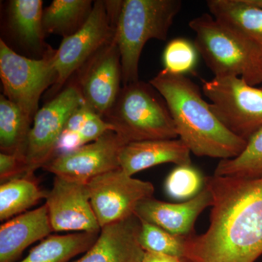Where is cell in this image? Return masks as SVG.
<instances>
[{
	"instance_id": "d4e9b609",
	"label": "cell",
	"mask_w": 262,
	"mask_h": 262,
	"mask_svg": "<svg viewBox=\"0 0 262 262\" xmlns=\"http://www.w3.org/2000/svg\"><path fill=\"white\" fill-rule=\"evenodd\" d=\"M205 184L206 177L192 164L177 165L165 180V192L175 201H187L198 195Z\"/></svg>"
},
{
	"instance_id": "4316f807",
	"label": "cell",
	"mask_w": 262,
	"mask_h": 262,
	"mask_svg": "<svg viewBox=\"0 0 262 262\" xmlns=\"http://www.w3.org/2000/svg\"><path fill=\"white\" fill-rule=\"evenodd\" d=\"M198 54L194 43L186 38L171 39L164 50L163 70L175 75H185L195 68Z\"/></svg>"
},
{
	"instance_id": "8fae6325",
	"label": "cell",
	"mask_w": 262,
	"mask_h": 262,
	"mask_svg": "<svg viewBox=\"0 0 262 262\" xmlns=\"http://www.w3.org/2000/svg\"><path fill=\"white\" fill-rule=\"evenodd\" d=\"M126 144L115 131H108L75 151L57 155L43 169L55 177L88 183L98 176L120 168V151Z\"/></svg>"
},
{
	"instance_id": "8992f818",
	"label": "cell",
	"mask_w": 262,
	"mask_h": 262,
	"mask_svg": "<svg viewBox=\"0 0 262 262\" xmlns=\"http://www.w3.org/2000/svg\"><path fill=\"white\" fill-rule=\"evenodd\" d=\"M55 50L48 49L38 59L21 56L0 39V77L4 96L32 121L43 93L54 86L57 73Z\"/></svg>"
},
{
	"instance_id": "4fadbf2b",
	"label": "cell",
	"mask_w": 262,
	"mask_h": 262,
	"mask_svg": "<svg viewBox=\"0 0 262 262\" xmlns=\"http://www.w3.org/2000/svg\"><path fill=\"white\" fill-rule=\"evenodd\" d=\"M46 201L53 232H101L87 183L55 177Z\"/></svg>"
},
{
	"instance_id": "44dd1931",
	"label": "cell",
	"mask_w": 262,
	"mask_h": 262,
	"mask_svg": "<svg viewBox=\"0 0 262 262\" xmlns=\"http://www.w3.org/2000/svg\"><path fill=\"white\" fill-rule=\"evenodd\" d=\"M99 233L76 232L50 235L33 248L20 262H68L77 255L85 253L95 244Z\"/></svg>"
},
{
	"instance_id": "ac0fdd59",
	"label": "cell",
	"mask_w": 262,
	"mask_h": 262,
	"mask_svg": "<svg viewBox=\"0 0 262 262\" xmlns=\"http://www.w3.org/2000/svg\"><path fill=\"white\" fill-rule=\"evenodd\" d=\"M43 10L41 0H11L7 15L8 28L19 44L32 53L46 54Z\"/></svg>"
},
{
	"instance_id": "1f68e13d",
	"label": "cell",
	"mask_w": 262,
	"mask_h": 262,
	"mask_svg": "<svg viewBox=\"0 0 262 262\" xmlns=\"http://www.w3.org/2000/svg\"><path fill=\"white\" fill-rule=\"evenodd\" d=\"M142 262H182L181 258L169 255L145 252Z\"/></svg>"
},
{
	"instance_id": "cb8c5ba5",
	"label": "cell",
	"mask_w": 262,
	"mask_h": 262,
	"mask_svg": "<svg viewBox=\"0 0 262 262\" xmlns=\"http://www.w3.org/2000/svg\"><path fill=\"white\" fill-rule=\"evenodd\" d=\"M217 177L253 178L262 176V127L247 140L239 156L220 160L215 168Z\"/></svg>"
},
{
	"instance_id": "603a6c76",
	"label": "cell",
	"mask_w": 262,
	"mask_h": 262,
	"mask_svg": "<svg viewBox=\"0 0 262 262\" xmlns=\"http://www.w3.org/2000/svg\"><path fill=\"white\" fill-rule=\"evenodd\" d=\"M47 192L39 188L34 178L20 177L3 183L0 186V221H7L27 212L41 200Z\"/></svg>"
},
{
	"instance_id": "e0dca14e",
	"label": "cell",
	"mask_w": 262,
	"mask_h": 262,
	"mask_svg": "<svg viewBox=\"0 0 262 262\" xmlns=\"http://www.w3.org/2000/svg\"><path fill=\"white\" fill-rule=\"evenodd\" d=\"M120 168L133 176L164 163L191 165V151L181 139H157L127 143L120 151Z\"/></svg>"
},
{
	"instance_id": "30bf717a",
	"label": "cell",
	"mask_w": 262,
	"mask_h": 262,
	"mask_svg": "<svg viewBox=\"0 0 262 262\" xmlns=\"http://www.w3.org/2000/svg\"><path fill=\"white\" fill-rule=\"evenodd\" d=\"M87 185L101 228L135 214L138 205L155 192L151 182L134 178L121 168L98 176Z\"/></svg>"
},
{
	"instance_id": "2e32d148",
	"label": "cell",
	"mask_w": 262,
	"mask_h": 262,
	"mask_svg": "<svg viewBox=\"0 0 262 262\" xmlns=\"http://www.w3.org/2000/svg\"><path fill=\"white\" fill-rule=\"evenodd\" d=\"M52 232L46 203L7 221L0 226V262H15L26 248Z\"/></svg>"
},
{
	"instance_id": "836d02e7",
	"label": "cell",
	"mask_w": 262,
	"mask_h": 262,
	"mask_svg": "<svg viewBox=\"0 0 262 262\" xmlns=\"http://www.w3.org/2000/svg\"><path fill=\"white\" fill-rule=\"evenodd\" d=\"M261 89H262V88H261Z\"/></svg>"
},
{
	"instance_id": "9a60e30c",
	"label": "cell",
	"mask_w": 262,
	"mask_h": 262,
	"mask_svg": "<svg viewBox=\"0 0 262 262\" xmlns=\"http://www.w3.org/2000/svg\"><path fill=\"white\" fill-rule=\"evenodd\" d=\"M141 227L135 214L105 226L95 244L72 262H142L145 251L139 242Z\"/></svg>"
},
{
	"instance_id": "7a4b0ae2",
	"label": "cell",
	"mask_w": 262,
	"mask_h": 262,
	"mask_svg": "<svg viewBox=\"0 0 262 262\" xmlns=\"http://www.w3.org/2000/svg\"><path fill=\"white\" fill-rule=\"evenodd\" d=\"M149 83L166 103L178 138L191 153L222 160L243 152L247 141L222 124L202 96L199 86L189 77L163 70Z\"/></svg>"
},
{
	"instance_id": "7c38bea8",
	"label": "cell",
	"mask_w": 262,
	"mask_h": 262,
	"mask_svg": "<svg viewBox=\"0 0 262 262\" xmlns=\"http://www.w3.org/2000/svg\"><path fill=\"white\" fill-rule=\"evenodd\" d=\"M76 82L84 102L98 115L110 111L121 90V58L115 39L78 71Z\"/></svg>"
},
{
	"instance_id": "83f0119b",
	"label": "cell",
	"mask_w": 262,
	"mask_h": 262,
	"mask_svg": "<svg viewBox=\"0 0 262 262\" xmlns=\"http://www.w3.org/2000/svg\"><path fill=\"white\" fill-rule=\"evenodd\" d=\"M27 165L26 160L14 155L0 154V180L1 184L13 179L26 177Z\"/></svg>"
},
{
	"instance_id": "f1b7e54d",
	"label": "cell",
	"mask_w": 262,
	"mask_h": 262,
	"mask_svg": "<svg viewBox=\"0 0 262 262\" xmlns=\"http://www.w3.org/2000/svg\"><path fill=\"white\" fill-rule=\"evenodd\" d=\"M108 131H114L113 125L102 117L98 115L84 125L80 131L83 145L97 140Z\"/></svg>"
},
{
	"instance_id": "52a82bcc",
	"label": "cell",
	"mask_w": 262,
	"mask_h": 262,
	"mask_svg": "<svg viewBox=\"0 0 262 262\" xmlns=\"http://www.w3.org/2000/svg\"><path fill=\"white\" fill-rule=\"evenodd\" d=\"M212 111L234 135L246 141L262 127V89L235 76L202 81Z\"/></svg>"
},
{
	"instance_id": "d6986e66",
	"label": "cell",
	"mask_w": 262,
	"mask_h": 262,
	"mask_svg": "<svg viewBox=\"0 0 262 262\" xmlns=\"http://www.w3.org/2000/svg\"><path fill=\"white\" fill-rule=\"evenodd\" d=\"M211 15L262 49V8L248 0H208Z\"/></svg>"
},
{
	"instance_id": "3957f363",
	"label": "cell",
	"mask_w": 262,
	"mask_h": 262,
	"mask_svg": "<svg viewBox=\"0 0 262 262\" xmlns=\"http://www.w3.org/2000/svg\"><path fill=\"white\" fill-rule=\"evenodd\" d=\"M194 44L214 77L235 76L255 86L262 83V49L211 14L189 23Z\"/></svg>"
},
{
	"instance_id": "484cf974",
	"label": "cell",
	"mask_w": 262,
	"mask_h": 262,
	"mask_svg": "<svg viewBox=\"0 0 262 262\" xmlns=\"http://www.w3.org/2000/svg\"><path fill=\"white\" fill-rule=\"evenodd\" d=\"M140 220L139 242L145 252L169 255L182 259L185 237L174 235L158 226Z\"/></svg>"
},
{
	"instance_id": "277c9868",
	"label": "cell",
	"mask_w": 262,
	"mask_h": 262,
	"mask_svg": "<svg viewBox=\"0 0 262 262\" xmlns=\"http://www.w3.org/2000/svg\"><path fill=\"white\" fill-rule=\"evenodd\" d=\"M180 0H124L115 41L121 58L122 84L139 80V60L150 39L165 41L181 11Z\"/></svg>"
},
{
	"instance_id": "7402d4cb",
	"label": "cell",
	"mask_w": 262,
	"mask_h": 262,
	"mask_svg": "<svg viewBox=\"0 0 262 262\" xmlns=\"http://www.w3.org/2000/svg\"><path fill=\"white\" fill-rule=\"evenodd\" d=\"M33 121L9 101L0 97V149L2 153L14 155L25 160L29 132Z\"/></svg>"
},
{
	"instance_id": "9c48e42d",
	"label": "cell",
	"mask_w": 262,
	"mask_h": 262,
	"mask_svg": "<svg viewBox=\"0 0 262 262\" xmlns=\"http://www.w3.org/2000/svg\"><path fill=\"white\" fill-rule=\"evenodd\" d=\"M116 27V20L108 14L106 2H94L92 12L83 27L73 35L62 39L59 48L55 50L57 81L53 89L61 90L74 74L112 42Z\"/></svg>"
},
{
	"instance_id": "6da1fadb",
	"label": "cell",
	"mask_w": 262,
	"mask_h": 262,
	"mask_svg": "<svg viewBox=\"0 0 262 262\" xmlns=\"http://www.w3.org/2000/svg\"><path fill=\"white\" fill-rule=\"evenodd\" d=\"M210 225L185 237L182 262H255L262 255V176L206 177Z\"/></svg>"
},
{
	"instance_id": "d6a6232c",
	"label": "cell",
	"mask_w": 262,
	"mask_h": 262,
	"mask_svg": "<svg viewBox=\"0 0 262 262\" xmlns=\"http://www.w3.org/2000/svg\"><path fill=\"white\" fill-rule=\"evenodd\" d=\"M250 3L257 6L258 8H262V0H248Z\"/></svg>"
},
{
	"instance_id": "ba28073f",
	"label": "cell",
	"mask_w": 262,
	"mask_h": 262,
	"mask_svg": "<svg viewBox=\"0 0 262 262\" xmlns=\"http://www.w3.org/2000/svg\"><path fill=\"white\" fill-rule=\"evenodd\" d=\"M84 102L75 83L69 84L38 110L29 132L25 160L26 177L34 178V172L56 157L57 146L72 114Z\"/></svg>"
},
{
	"instance_id": "f546056e",
	"label": "cell",
	"mask_w": 262,
	"mask_h": 262,
	"mask_svg": "<svg viewBox=\"0 0 262 262\" xmlns=\"http://www.w3.org/2000/svg\"><path fill=\"white\" fill-rule=\"evenodd\" d=\"M98 115L94 108L84 102L72 114L67 121L64 130L79 132L87 122Z\"/></svg>"
},
{
	"instance_id": "4dcf8cb0",
	"label": "cell",
	"mask_w": 262,
	"mask_h": 262,
	"mask_svg": "<svg viewBox=\"0 0 262 262\" xmlns=\"http://www.w3.org/2000/svg\"><path fill=\"white\" fill-rule=\"evenodd\" d=\"M82 146H83V143L78 132L64 130L58 141L56 154L58 153L57 155H59L71 152Z\"/></svg>"
},
{
	"instance_id": "5bb4252c",
	"label": "cell",
	"mask_w": 262,
	"mask_h": 262,
	"mask_svg": "<svg viewBox=\"0 0 262 262\" xmlns=\"http://www.w3.org/2000/svg\"><path fill=\"white\" fill-rule=\"evenodd\" d=\"M211 205V193L205 184L198 195L181 203H168L153 196L146 198L136 207L135 215L174 235L187 237L194 234L196 219Z\"/></svg>"
},
{
	"instance_id": "ffe728a7",
	"label": "cell",
	"mask_w": 262,
	"mask_h": 262,
	"mask_svg": "<svg viewBox=\"0 0 262 262\" xmlns=\"http://www.w3.org/2000/svg\"><path fill=\"white\" fill-rule=\"evenodd\" d=\"M94 5L91 0H53L43 10L45 34H56L63 39L73 35L87 21Z\"/></svg>"
},
{
	"instance_id": "5b68a950",
	"label": "cell",
	"mask_w": 262,
	"mask_h": 262,
	"mask_svg": "<svg viewBox=\"0 0 262 262\" xmlns=\"http://www.w3.org/2000/svg\"><path fill=\"white\" fill-rule=\"evenodd\" d=\"M105 120L127 143L178 139L166 103L150 83L122 85Z\"/></svg>"
}]
</instances>
